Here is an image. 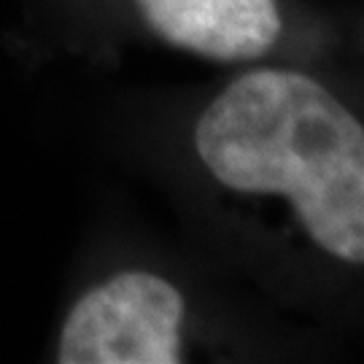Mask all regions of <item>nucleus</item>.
Segmentation results:
<instances>
[{
	"label": "nucleus",
	"mask_w": 364,
	"mask_h": 364,
	"mask_svg": "<svg viewBox=\"0 0 364 364\" xmlns=\"http://www.w3.org/2000/svg\"><path fill=\"white\" fill-rule=\"evenodd\" d=\"M159 38L216 63L257 60L281 36L275 0H135Z\"/></svg>",
	"instance_id": "3"
},
{
	"label": "nucleus",
	"mask_w": 364,
	"mask_h": 364,
	"mask_svg": "<svg viewBox=\"0 0 364 364\" xmlns=\"http://www.w3.org/2000/svg\"><path fill=\"white\" fill-rule=\"evenodd\" d=\"M195 149L240 195H284L332 257L364 264V127L299 70H248L200 114Z\"/></svg>",
	"instance_id": "1"
},
{
	"label": "nucleus",
	"mask_w": 364,
	"mask_h": 364,
	"mask_svg": "<svg viewBox=\"0 0 364 364\" xmlns=\"http://www.w3.org/2000/svg\"><path fill=\"white\" fill-rule=\"evenodd\" d=\"M181 291L162 275L124 270L87 289L68 308L54 359L63 364H178Z\"/></svg>",
	"instance_id": "2"
}]
</instances>
